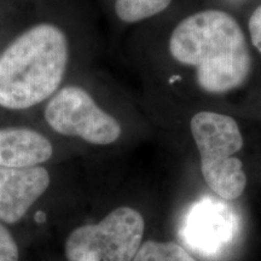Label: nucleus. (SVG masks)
<instances>
[{
  "label": "nucleus",
  "mask_w": 261,
  "mask_h": 261,
  "mask_svg": "<svg viewBox=\"0 0 261 261\" xmlns=\"http://www.w3.org/2000/svg\"><path fill=\"white\" fill-rule=\"evenodd\" d=\"M171 57L194 71L198 87L208 94H225L243 87L252 74L253 60L242 27L227 12H195L173 29Z\"/></svg>",
  "instance_id": "obj_1"
},
{
  "label": "nucleus",
  "mask_w": 261,
  "mask_h": 261,
  "mask_svg": "<svg viewBox=\"0 0 261 261\" xmlns=\"http://www.w3.org/2000/svg\"><path fill=\"white\" fill-rule=\"evenodd\" d=\"M70 40L52 22L15 34L0 50V112L22 115L42 107L64 85Z\"/></svg>",
  "instance_id": "obj_2"
},
{
  "label": "nucleus",
  "mask_w": 261,
  "mask_h": 261,
  "mask_svg": "<svg viewBox=\"0 0 261 261\" xmlns=\"http://www.w3.org/2000/svg\"><path fill=\"white\" fill-rule=\"evenodd\" d=\"M190 132L207 187L221 200L240 198L247 188V175L237 158L244 144L238 122L226 114L202 110L191 117Z\"/></svg>",
  "instance_id": "obj_3"
},
{
  "label": "nucleus",
  "mask_w": 261,
  "mask_h": 261,
  "mask_svg": "<svg viewBox=\"0 0 261 261\" xmlns=\"http://www.w3.org/2000/svg\"><path fill=\"white\" fill-rule=\"evenodd\" d=\"M41 115L47 128L56 135L94 146L112 145L122 136L119 120L77 84H64L42 106Z\"/></svg>",
  "instance_id": "obj_4"
},
{
  "label": "nucleus",
  "mask_w": 261,
  "mask_h": 261,
  "mask_svg": "<svg viewBox=\"0 0 261 261\" xmlns=\"http://www.w3.org/2000/svg\"><path fill=\"white\" fill-rule=\"evenodd\" d=\"M145 221L139 211L117 207L98 223L84 224L67 237V261H132L142 246Z\"/></svg>",
  "instance_id": "obj_5"
},
{
  "label": "nucleus",
  "mask_w": 261,
  "mask_h": 261,
  "mask_svg": "<svg viewBox=\"0 0 261 261\" xmlns=\"http://www.w3.org/2000/svg\"><path fill=\"white\" fill-rule=\"evenodd\" d=\"M50 185L51 174L45 166L0 168V223H21Z\"/></svg>",
  "instance_id": "obj_6"
},
{
  "label": "nucleus",
  "mask_w": 261,
  "mask_h": 261,
  "mask_svg": "<svg viewBox=\"0 0 261 261\" xmlns=\"http://www.w3.org/2000/svg\"><path fill=\"white\" fill-rule=\"evenodd\" d=\"M233 215L218 204H203L194 211L184 227V242L195 253L210 259L224 255L236 240Z\"/></svg>",
  "instance_id": "obj_7"
},
{
  "label": "nucleus",
  "mask_w": 261,
  "mask_h": 261,
  "mask_svg": "<svg viewBox=\"0 0 261 261\" xmlns=\"http://www.w3.org/2000/svg\"><path fill=\"white\" fill-rule=\"evenodd\" d=\"M55 155L46 133L21 122L0 123V168L45 166Z\"/></svg>",
  "instance_id": "obj_8"
},
{
  "label": "nucleus",
  "mask_w": 261,
  "mask_h": 261,
  "mask_svg": "<svg viewBox=\"0 0 261 261\" xmlns=\"http://www.w3.org/2000/svg\"><path fill=\"white\" fill-rule=\"evenodd\" d=\"M172 0H115V14L125 23H137L161 14Z\"/></svg>",
  "instance_id": "obj_9"
},
{
  "label": "nucleus",
  "mask_w": 261,
  "mask_h": 261,
  "mask_svg": "<svg viewBox=\"0 0 261 261\" xmlns=\"http://www.w3.org/2000/svg\"><path fill=\"white\" fill-rule=\"evenodd\" d=\"M132 261H198L177 242L148 241L142 244Z\"/></svg>",
  "instance_id": "obj_10"
},
{
  "label": "nucleus",
  "mask_w": 261,
  "mask_h": 261,
  "mask_svg": "<svg viewBox=\"0 0 261 261\" xmlns=\"http://www.w3.org/2000/svg\"><path fill=\"white\" fill-rule=\"evenodd\" d=\"M0 261H19L17 241L3 223H0Z\"/></svg>",
  "instance_id": "obj_11"
},
{
  "label": "nucleus",
  "mask_w": 261,
  "mask_h": 261,
  "mask_svg": "<svg viewBox=\"0 0 261 261\" xmlns=\"http://www.w3.org/2000/svg\"><path fill=\"white\" fill-rule=\"evenodd\" d=\"M248 32H249L250 42L261 55V4L250 15L248 21Z\"/></svg>",
  "instance_id": "obj_12"
},
{
  "label": "nucleus",
  "mask_w": 261,
  "mask_h": 261,
  "mask_svg": "<svg viewBox=\"0 0 261 261\" xmlns=\"http://www.w3.org/2000/svg\"><path fill=\"white\" fill-rule=\"evenodd\" d=\"M2 46H3V45H0V50H2Z\"/></svg>",
  "instance_id": "obj_13"
}]
</instances>
